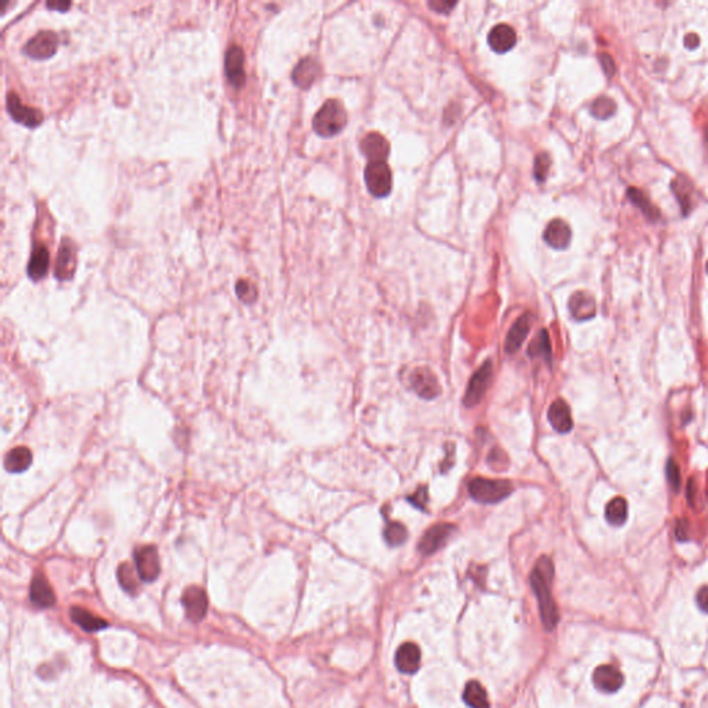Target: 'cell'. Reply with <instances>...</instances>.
I'll return each instance as SVG.
<instances>
[{
    "instance_id": "obj_1",
    "label": "cell",
    "mask_w": 708,
    "mask_h": 708,
    "mask_svg": "<svg viewBox=\"0 0 708 708\" xmlns=\"http://www.w3.org/2000/svg\"><path fill=\"white\" fill-rule=\"evenodd\" d=\"M554 574H555L554 563L547 556H541L537 561V563L530 574V584H531V588L534 590L537 600H538L540 616H541L544 627L548 631L554 629L559 621L558 606L552 596Z\"/></svg>"
},
{
    "instance_id": "obj_2",
    "label": "cell",
    "mask_w": 708,
    "mask_h": 708,
    "mask_svg": "<svg viewBox=\"0 0 708 708\" xmlns=\"http://www.w3.org/2000/svg\"><path fill=\"white\" fill-rule=\"evenodd\" d=\"M348 123V114L338 100H328L313 119V127L323 137H332L342 131Z\"/></svg>"
},
{
    "instance_id": "obj_3",
    "label": "cell",
    "mask_w": 708,
    "mask_h": 708,
    "mask_svg": "<svg viewBox=\"0 0 708 708\" xmlns=\"http://www.w3.org/2000/svg\"><path fill=\"white\" fill-rule=\"evenodd\" d=\"M513 487L508 480L474 477L469 481L468 491L474 501L481 504H498L508 498Z\"/></svg>"
},
{
    "instance_id": "obj_4",
    "label": "cell",
    "mask_w": 708,
    "mask_h": 708,
    "mask_svg": "<svg viewBox=\"0 0 708 708\" xmlns=\"http://www.w3.org/2000/svg\"><path fill=\"white\" fill-rule=\"evenodd\" d=\"M60 45V38L53 31H42L31 38L22 49V53L33 60L51 58Z\"/></svg>"
},
{
    "instance_id": "obj_5",
    "label": "cell",
    "mask_w": 708,
    "mask_h": 708,
    "mask_svg": "<svg viewBox=\"0 0 708 708\" xmlns=\"http://www.w3.org/2000/svg\"><path fill=\"white\" fill-rule=\"evenodd\" d=\"M365 183L369 193L378 198L387 197L392 191V172L385 162H369L365 168Z\"/></svg>"
},
{
    "instance_id": "obj_6",
    "label": "cell",
    "mask_w": 708,
    "mask_h": 708,
    "mask_svg": "<svg viewBox=\"0 0 708 708\" xmlns=\"http://www.w3.org/2000/svg\"><path fill=\"white\" fill-rule=\"evenodd\" d=\"M134 565L138 577L145 583H152L161 573L158 549L154 545H143L134 551Z\"/></svg>"
},
{
    "instance_id": "obj_7",
    "label": "cell",
    "mask_w": 708,
    "mask_h": 708,
    "mask_svg": "<svg viewBox=\"0 0 708 708\" xmlns=\"http://www.w3.org/2000/svg\"><path fill=\"white\" fill-rule=\"evenodd\" d=\"M491 379H492V365L490 361H485L473 373L472 378L468 383L465 397H464V404L467 407H476L483 400L485 392L488 390V387L491 385Z\"/></svg>"
},
{
    "instance_id": "obj_8",
    "label": "cell",
    "mask_w": 708,
    "mask_h": 708,
    "mask_svg": "<svg viewBox=\"0 0 708 708\" xmlns=\"http://www.w3.org/2000/svg\"><path fill=\"white\" fill-rule=\"evenodd\" d=\"M6 108L11 118L26 127H36L43 120V114L38 108L25 106L14 92L7 93Z\"/></svg>"
},
{
    "instance_id": "obj_9",
    "label": "cell",
    "mask_w": 708,
    "mask_h": 708,
    "mask_svg": "<svg viewBox=\"0 0 708 708\" xmlns=\"http://www.w3.org/2000/svg\"><path fill=\"white\" fill-rule=\"evenodd\" d=\"M410 385L412 390L425 400H432L439 396L440 385L435 373L425 367L415 368L410 376Z\"/></svg>"
},
{
    "instance_id": "obj_10",
    "label": "cell",
    "mask_w": 708,
    "mask_h": 708,
    "mask_svg": "<svg viewBox=\"0 0 708 708\" xmlns=\"http://www.w3.org/2000/svg\"><path fill=\"white\" fill-rule=\"evenodd\" d=\"M75 270H77V246L72 239L64 238L58 249L54 274L60 281H67L74 277Z\"/></svg>"
},
{
    "instance_id": "obj_11",
    "label": "cell",
    "mask_w": 708,
    "mask_h": 708,
    "mask_svg": "<svg viewBox=\"0 0 708 708\" xmlns=\"http://www.w3.org/2000/svg\"><path fill=\"white\" fill-rule=\"evenodd\" d=\"M453 531H456L454 524H449V523L435 524L424 534V537L419 542V547H418L419 552L425 556L435 554L446 544V541L453 534Z\"/></svg>"
},
{
    "instance_id": "obj_12",
    "label": "cell",
    "mask_w": 708,
    "mask_h": 708,
    "mask_svg": "<svg viewBox=\"0 0 708 708\" xmlns=\"http://www.w3.org/2000/svg\"><path fill=\"white\" fill-rule=\"evenodd\" d=\"M182 603L187 617L194 622L201 621L208 611V596L205 590L195 586L188 587L183 592Z\"/></svg>"
},
{
    "instance_id": "obj_13",
    "label": "cell",
    "mask_w": 708,
    "mask_h": 708,
    "mask_svg": "<svg viewBox=\"0 0 708 708\" xmlns=\"http://www.w3.org/2000/svg\"><path fill=\"white\" fill-rule=\"evenodd\" d=\"M243 63H245L243 50L238 45H232L226 51L225 71L229 82L236 89L245 83L246 75L243 70Z\"/></svg>"
},
{
    "instance_id": "obj_14",
    "label": "cell",
    "mask_w": 708,
    "mask_h": 708,
    "mask_svg": "<svg viewBox=\"0 0 708 708\" xmlns=\"http://www.w3.org/2000/svg\"><path fill=\"white\" fill-rule=\"evenodd\" d=\"M624 682L622 674L610 664L600 666L593 673V684L595 686L604 693H614L617 692Z\"/></svg>"
},
{
    "instance_id": "obj_15",
    "label": "cell",
    "mask_w": 708,
    "mask_h": 708,
    "mask_svg": "<svg viewBox=\"0 0 708 708\" xmlns=\"http://www.w3.org/2000/svg\"><path fill=\"white\" fill-rule=\"evenodd\" d=\"M533 324V314L524 313L522 317H519L515 324L512 325L510 331L508 332L506 341H505V351L506 353H516L520 346L523 345L524 339L527 338Z\"/></svg>"
},
{
    "instance_id": "obj_16",
    "label": "cell",
    "mask_w": 708,
    "mask_h": 708,
    "mask_svg": "<svg viewBox=\"0 0 708 708\" xmlns=\"http://www.w3.org/2000/svg\"><path fill=\"white\" fill-rule=\"evenodd\" d=\"M29 597H31L32 603L40 609H47V607L54 606L56 595H54L53 588L49 584L45 574L38 573L33 577V580L31 583V588H29Z\"/></svg>"
},
{
    "instance_id": "obj_17",
    "label": "cell",
    "mask_w": 708,
    "mask_h": 708,
    "mask_svg": "<svg viewBox=\"0 0 708 708\" xmlns=\"http://www.w3.org/2000/svg\"><path fill=\"white\" fill-rule=\"evenodd\" d=\"M361 151L368 159H371V162H385L390 147L383 136L378 133H369L361 141Z\"/></svg>"
},
{
    "instance_id": "obj_18",
    "label": "cell",
    "mask_w": 708,
    "mask_h": 708,
    "mask_svg": "<svg viewBox=\"0 0 708 708\" xmlns=\"http://www.w3.org/2000/svg\"><path fill=\"white\" fill-rule=\"evenodd\" d=\"M548 421L551 426L559 433H569L573 429V419L569 405L565 400H555L548 411Z\"/></svg>"
},
{
    "instance_id": "obj_19",
    "label": "cell",
    "mask_w": 708,
    "mask_h": 708,
    "mask_svg": "<svg viewBox=\"0 0 708 708\" xmlns=\"http://www.w3.org/2000/svg\"><path fill=\"white\" fill-rule=\"evenodd\" d=\"M421 664V650L415 643H404L396 653V667L403 674H414Z\"/></svg>"
},
{
    "instance_id": "obj_20",
    "label": "cell",
    "mask_w": 708,
    "mask_h": 708,
    "mask_svg": "<svg viewBox=\"0 0 708 708\" xmlns=\"http://www.w3.org/2000/svg\"><path fill=\"white\" fill-rule=\"evenodd\" d=\"M319 75H320L319 63L312 57H306L296 64L292 72V81L298 88L307 89L314 83Z\"/></svg>"
},
{
    "instance_id": "obj_21",
    "label": "cell",
    "mask_w": 708,
    "mask_h": 708,
    "mask_svg": "<svg viewBox=\"0 0 708 708\" xmlns=\"http://www.w3.org/2000/svg\"><path fill=\"white\" fill-rule=\"evenodd\" d=\"M569 309L577 321H587L596 314V302L588 292H576L569 300Z\"/></svg>"
},
{
    "instance_id": "obj_22",
    "label": "cell",
    "mask_w": 708,
    "mask_h": 708,
    "mask_svg": "<svg viewBox=\"0 0 708 708\" xmlns=\"http://www.w3.org/2000/svg\"><path fill=\"white\" fill-rule=\"evenodd\" d=\"M488 45L497 53H506L516 45V32L509 25L499 24L490 31Z\"/></svg>"
},
{
    "instance_id": "obj_23",
    "label": "cell",
    "mask_w": 708,
    "mask_h": 708,
    "mask_svg": "<svg viewBox=\"0 0 708 708\" xmlns=\"http://www.w3.org/2000/svg\"><path fill=\"white\" fill-rule=\"evenodd\" d=\"M544 239L555 249H566L572 241V230L566 222L555 219L547 226Z\"/></svg>"
},
{
    "instance_id": "obj_24",
    "label": "cell",
    "mask_w": 708,
    "mask_h": 708,
    "mask_svg": "<svg viewBox=\"0 0 708 708\" xmlns=\"http://www.w3.org/2000/svg\"><path fill=\"white\" fill-rule=\"evenodd\" d=\"M50 266V253L45 245H36L32 250L31 259L28 262V277L33 281H40L49 271Z\"/></svg>"
},
{
    "instance_id": "obj_25",
    "label": "cell",
    "mask_w": 708,
    "mask_h": 708,
    "mask_svg": "<svg viewBox=\"0 0 708 708\" xmlns=\"http://www.w3.org/2000/svg\"><path fill=\"white\" fill-rule=\"evenodd\" d=\"M70 617L74 624H77L86 632H96V631H100V629L108 627V622L104 618L95 616L93 613L85 610L83 607H77V606L71 607Z\"/></svg>"
},
{
    "instance_id": "obj_26",
    "label": "cell",
    "mask_w": 708,
    "mask_h": 708,
    "mask_svg": "<svg viewBox=\"0 0 708 708\" xmlns=\"http://www.w3.org/2000/svg\"><path fill=\"white\" fill-rule=\"evenodd\" d=\"M32 464V453L28 447H15L4 458V468L10 473L26 471Z\"/></svg>"
},
{
    "instance_id": "obj_27",
    "label": "cell",
    "mask_w": 708,
    "mask_h": 708,
    "mask_svg": "<svg viewBox=\"0 0 708 708\" xmlns=\"http://www.w3.org/2000/svg\"><path fill=\"white\" fill-rule=\"evenodd\" d=\"M627 195H628L629 201L635 207H638L649 220L654 222V220L660 219V216H661L660 211L649 201V198L646 197V194L643 191L638 190L636 187H629L627 191Z\"/></svg>"
},
{
    "instance_id": "obj_28",
    "label": "cell",
    "mask_w": 708,
    "mask_h": 708,
    "mask_svg": "<svg viewBox=\"0 0 708 708\" xmlns=\"http://www.w3.org/2000/svg\"><path fill=\"white\" fill-rule=\"evenodd\" d=\"M671 190L682 208L684 216L689 215L692 209V187L689 182L685 177H677L671 183Z\"/></svg>"
},
{
    "instance_id": "obj_29",
    "label": "cell",
    "mask_w": 708,
    "mask_h": 708,
    "mask_svg": "<svg viewBox=\"0 0 708 708\" xmlns=\"http://www.w3.org/2000/svg\"><path fill=\"white\" fill-rule=\"evenodd\" d=\"M606 520L611 526H622L628 517V505L627 501L621 497L611 499L604 509Z\"/></svg>"
},
{
    "instance_id": "obj_30",
    "label": "cell",
    "mask_w": 708,
    "mask_h": 708,
    "mask_svg": "<svg viewBox=\"0 0 708 708\" xmlns=\"http://www.w3.org/2000/svg\"><path fill=\"white\" fill-rule=\"evenodd\" d=\"M464 702L471 708H490L485 689L477 682L472 681L464 691Z\"/></svg>"
},
{
    "instance_id": "obj_31",
    "label": "cell",
    "mask_w": 708,
    "mask_h": 708,
    "mask_svg": "<svg viewBox=\"0 0 708 708\" xmlns=\"http://www.w3.org/2000/svg\"><path fill=\"white\" fill-rule=\"evenodd\" d=\"M529 355L530 357H542L547 362H551L552 360V348L549 335L545 330H542L537 339H534L529 346Z\"/></svg>"
},
{
    "instance_id": "obj_32",
    "label": "cell",
    "mask_w": 708,
    "mask_h": 708,
    "mask_svg": "<svg viewBox=\"0 0 708 708\" xmlns=\"http://www.w3.org/2000/svg\"><path fill=\"white\" fill-rule=\"evenodd\" d=\"M119 584L123 590L129 593H133L138 590V573L136 569H133L129 563H122L118 568Z\"/></svg>"
},
{
    "instance_id": "obj_33",
    "label": "cell",
    "mask_w": 708,
    "mask_h": 708,
    "mask_svg": "<svg viewBox=\"0 0 708 708\" xmlns=\"http://www.w3.org/2000/svg\"><path fill=\"white\" fill-rule=\"evenodd\" d=\"M383 536H385V541L390 547H400L407 541L408 531L404 524H401L399 522H393L385 529Z\"/></svg>"
},
{
    "instance_id": "obj_34",
    "label": "cell",
    "mask_w": 708,
    "mask_h": 708,
    "mask_svg": "<svg viewBox=\"0 0 708 708\" xmlns=\"http://www.w3.org/2000/svg\"><path fill=\"white\" fill-rule=\"evenodd\" d=\"M616 111H617V104L609 97H597L590 106L592 115L595 118L602 119V120L610 118L611 115H614Z\"/></svg>"
},
{
    "instance_id": "obj_35",
    "label": "cell",
    "mask_w": 708,
    "mask_h": 708,
    "mask_svg": "<svg viewBox=\"0 0 708 708\" xmlns=\"http://www.w3.org/2000/svg\"><path fill=\"white\" fill-rule=\"evenodd\" d=\"M236 296L243 302V303H253L257 298V289L256 287L248 281V280H239L236 284Z\"/></svg>"
},
{
    "instance_id": "obj_36",
    "label": "cell",
    "mask_w": 708,
    "mask_h": 708,
    "mask_svg": "<svg viewBox=\"0 0 708 708\" xmlns=\"http://www.w3.org/2000/svg\"><path fill=\"white\" fill-rule=\"evenodd\" d=\"M549 166H551V158L548 154H540L537 158H536V163H534V176L538 182H544L548 172H549Z\"/></svg>"
},
{
    "instance_id": "obj_37",
    "label": "cell",
    "mask_w": 708,
    "mask_h": 708,
    "mask_svg": "<svg viewBox=\"0 0 708 708\" xmlns=\"http://www.w3.org/2000/svg\"><path fill=\"white\" fill-rule=\"evenodd\" d=\"M428 499H429V492H428V487L426 485H421L411 497H408V501L418 509L421 510H425L426 506H428Z\"/></svg>"
},
{
    "instance_id": "obj_38",
    "label": "cell",
    "mask_w": 708,
    "mask_h": 708,
    "mask_svg": "<svg viewBox=\"0 0 708 708\" xmlns=\"http://www.w3.org/2000/svg\"><path fill=\"white\" fill-rule=\"evenodd\" d=\"M666 469H667V478H668L670 485L673 487V490L675 492L679 491V488H681V472H679L678 465L673 460H670L667 462V468Z\"/></svg>"
},
{
    "instance_id": "obj_39",
    "label": "cell",
    "mask_w": 708,
    "mask_h": 708,
    "mask_svg": "<svg viewBox=\"0 0 708 708\" xmlns=\"http://www.w3.org/2000/svg\"><path fill=\"white\" fill-rule=\"evenodd\" d=\"M599 58H600V64H602V67H603L604 74H606L609 78H611V77L614 75V72H616V65H614V61H613L611 56H609V54H606V53H602Z\"/></svg>"
},
{
    "instance_id": "obj_40",
    "label": "cell",
    "mask_w": 708,
    "mask_h": 708,
    "mask_svg": "<svg viewBox=\"0 0 708 708\" xmlns=\"http://www.w3.org/2000/svg\"><path fill=\"white\" fill-rule=\"evenodd\" d=\"M504 458H506V456L504 454V451L498 450V449H494L491 450V453L488 454V464L492 467V468H502L504 467Z\"/></svg>"
},
{
    "instance_id": "obj_41",
    "label": "cell",
    "mask_w": 708,
    "mask_h": 708,
    "mask_svg": "<svg viewBox=\"0 0 708 708\" xmlns=\"http://www.w3.org/2000/svg\"><path fill=\"white\" fill-rule=\"evenodd\" d=\"M689 526H688V520L685 519H679L677 522V526H675V537L679 540V541H686L689 540Z\"/></svg>"
},
{
    "instance_id": "obj_42",
    "label": "cell",
    "mask_w": 708,
    "mask_h": 708,
    "mask_svg": "<svg viewBox=\"0 0 708 708\" xmlns=\"http://www.w3.org/2000/svg\"><path fill=\"white\" fill-rule=\"evenodd\" d=\"M696 600H698V604L699 607L708 613V587H703L700 588V590L698 592L696 595Z\"/></svg>"
},
{
    "instance_id": "obj_43",
    "label": "cell",
    "mask_w": 708,
    "mask_h": 708,
    "mask_svg": "<svg viewBox=\"0 0 708 708\" xmlns=\"http://www.w3.org/2000/svg\"><path fill=\"white\" fill-rule=\"evenodd\" d=\"M429 6L433 10L439 11V13H449L456 6V3L454 1L453 3H449V1H431Z\"/></svg>"
},
{
    "instance_id": "obj_44",
    "label": "cell",
    "mask_w": 708,
    "mask_h": 708,
    "mask_svg": "<svg viewBox=\"0 0 708 708\" xmlns=\"http://www.w3.org/2000/svg\"><path fill=\"white\" fill-rule=\"evenodd\" d=\"M47 8H51V10H57V11H67L72 3L71 1H47Z\"/></svg>"
},
{
    "instance_id": "obj_45",
    "label": "cell",
    "mask_w": 708,
    "mask_h": 708,
    "mask_svg": "<svg viewBox=\"0 0 708 708\" xmlns=\"http://www.w3.org/2000/svg\"><path fill=\"white\" fill-rule=\"evenodd\" d=\"M699 42H700V39H699V36H698L696 33H689V35H686V38H685V46H686L688 49H691V50L696 49V47L699 46Z\"/></svg>"
},
{
    "instance_id": "obj_46",
    "label": "cell",
    "mask_w": 708,
    "mask_h": 708,
    "mask_svg": "<svg viewBox=\"0 0 708 708\" xmlns=\"http://www.w3.org/2000/svg\"><path fill=\"white\" fill-rule=\"evenodd\" d=\"M706 271H707V274H708V262H707V264H706Z\"/></svg>"
}]
</instances>
